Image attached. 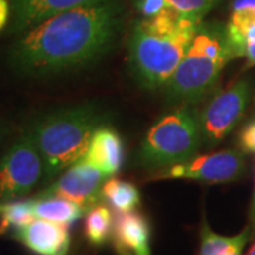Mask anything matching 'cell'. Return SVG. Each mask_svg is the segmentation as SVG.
I'll use <instances>...</instances> for the list:
<instances>
[{"label":"cell","instance_id":"7402d4cb","mask_svg":"<svg viewBox=\"0 0 255 255\" xmlns=\"http://www.w3.org/2000/svg\"><path fill=\"white\" fill-rule=\"evenodd\" d=\"M238 147L244 153H255V118L241 129L238 135Z\"/></svg>","mask_w":255,"mask_h":255},{"label":"cell","instance_id":"7c38bea8","mask_svg":"<svg viewBox=\"0 0 255 255\" xmlns=\"http://www.w3.org/2000/svg\"><path fill=\"white\" fill-rule=\"evenodd\" d=\"M112 241L119 255H152L149 220L140 211L118 213L114 220Z\"/></svg>","mask_w":255,"mask_h":255},{"label":"cell","instance_id":"9a60e30c","mask_svg":"<svg viewBox=\"0 0 255 255\" xmlns=\"http://www.w3.org/2000/svg\"><path fill=\"white\" fill-rule=\"evenodd\" d=\"M33 207L37 219L48 220L65 226H71L87 213L80 204L58 196L38 194L33 199Z\"/></svg>","mask_w":255,"mask_h":255},{"label":"cell","instance_id":"7a4b0ae2","mask_svg":"<svg viewBox=\"0 0 255 255\" xmlns=\"http://www.w3.org/2000/svg\"><path fill=\"white\" fill-rule=\"evenodd\" d=\"M203 21L167 9L155 17H142L129 37V67L146 90L166 87L176 73Z\"/></svg>","mask_w":255,"mask_h":255},{"label":"cell","instance_id":"3957f363","mask_svg":"<svg viewBox=\"0 0 255 255\" xmlns=\"http://www.w3.org/2000/svg\"><path fill=\"white\" fill-rule=\"evenodd\" d=\"M105 114L90 104L48 112L27 130L50 180L85 156L95 130L105 125Z\"/></svg>","mask_w":255,"mask_h":255},{"label":"cell","instance_id":"ac0fdd59","mask_svg":"<svg viewBox=\"0 0 255 255\" xmlns=\"http://www.w3.org/2000/svg\"><path fill=\"white\" fill-rule=\"evenodd\" d=\"M114 220L110 207L104 204H97L87 213L84 231L90 244L101 247L110 240L114 230Z\"/></svg>","mask_w":255,"mask_h":255},{"label":"cell","instance_id":"8992f818","mask_svg":"<svg viewBox=\"0 0 255 255\" xmlns=\"http://www.w3.org/2000/svg\"><path fill=\"white\" fill-rule=\"evenodd\" d=\"M44 177L41 156L26 132L0 157V200L26 196Z\"/></svg>","mask_w":255,"mask_h":255},{"label":"cell","instance_id":"6da1fadb","mask_svg":"<svg viewBox=\"0 0 255 255\" xmlns=\"http://www.w3.org/2000/svg\"><path fill=\"white\" fill-rule=\"evenodd\" d=\"M124 23L118 0L67 10L28 28L9 50L11 68L48 78L98 61L115 46Z\"/></svg>","mask_w":255,"mask_h":255},{"label":"cell","instance_id":"52a82bcc","mask_svg":"<svg viewBox=\"0 0 255 255\" xmlns=\"http://www.w3.org/2000/svg\"><path fill=\"white\" fill-rule=\"evenodd\" d=\"M253 85L241 78L226 90L214 92L200 114L203 142L207 146L219 145L237 127L251 98Z\"/></svg>","mask_w":255,"mask_h":255},{"label":"cell","instance_id":"44dd1931","mask_svg":"<svg viewBox=\"0 0 255 255\" xmlns=\"http://www.w3.org/2000/svg\"><path fill=\"white\" fill-rule=\"evenodd\" d=\"M133 3L142 17H155L169 9L166 0H133Z\"/></svg>","mask_w":255,"mask_h":255},{"label":"cell","instance_id":"8fae6325","mask_svg":"<svg viewBox=\"0 0 255 255\" xmlns=\"http://www.w3.org/2000/svg\"><path fill=\"white\" fill-rule=\"evenodd\" d=\"M13 236L37 255H67L71 244L68 226L43 219H34Z\"/></svg>","mask_w":255,"mask_h":255},{"label":"cell","instance_id":"603a6c76","mask_svg":"<svg viewBox=\"0 0 255 255\" xmlns=\"http://www.w3.org/2000/svg\"><path fill=\"white\" fill-rule=\"evenodd\" d=\"M11 18V6L9 0H0V31L7 26Z\"/></svg>","mask_w":255,"mask_h":255},{"label":"cell","instance_id":"5bb4252c","mask_svg":"<svg viewBox=\"0 0 255 255\" xmlns=\"http://www.w3.org/2000/svg\"><path fill=\"white\" fill-rule=\"evenodd\" d=\"M233 58L244 57L247 67L255 65V14L246 10L233 11L226 26Z\"/></svg>","mask_w":255,"mask_h":255},{"label":"cell","instance_id":"30bf717a","mask_svg":"<svg viewBox=\"0 0 255 255\" xmlns=\"http://www.w3.org/2000/svg\"><path fill=\"white\" fill-rule=\"evenodd\" d=\"M11 6L10 31L21 34L43 20L67 10L98 4L108 0H9Z\"/></svg>","mask_w":255,"mask_h":255},{"label":"cell","instance_id":"e0dca14e","mask_svg":"<svg viewBox=\"0 0 255 255\" xmlns=\"http://www.w3.org/2000/svg\"><path fill=\"white\" fill-rule=\"evenodd\" d=\"M102 200H105L118 213L135 211L140 204V191L133 183L110 179L102 187Z\"/></svg>","mask_w":255,"mask_h":255},{"label":"cell","instance_id":"5b68a950","mask_svg":"<svg viewBox=\"0 0 255 255\" xmlns=\"http://www.w3.org/2000/svg\"><path fill=\"white\" fill-rule=\"evenodd\" d=\"M203 143L200 118L187 107L160 117L147 130L137 153L139 164L159 169L186 163Z\"/></svg>","mask_w":255,"mask_h":255},{"label":"cell","instance_id":"4316f807","mask_svg":"<svg viewBox=\"0 0 255 255\" xmlns=\"http://www.w3.org/2000/svg\"><path fill=\"white\" fill-rule=\"evenodd\" d=\"M1 210H3V204H0V213H1Z\"/></svg>","mask_w":255,"mask_h":255},{"label":"cell","instance_id":"d6986e66","mask_svg":"<svg viewBox=\"0 0 255 255\" xmlns=\"http://www.w3.org/2000/svg\"><path fill=\"white\" fill-rule=\"evenodd\" d=\"M37 219L31 200L9 201L3 204L0 213V236L7 233H17L20 228L26 227L28 223Z\"/></svg>","mask_w":255,"mask_h":255},{"label":"cell","instance_id":"d4e9b609","mask_svg":"<svg viewBox=\"0 0 255 255\" xmlns=\"http://www.w3.org/2000/svg\"><path fill=\"white\" fill-rule=\"evenodd\" d=\"M250 223H248V228L251 233V237L255 236V176H254V193H253V200H251V206H250Z\"/></svg>","mask_w":255,"mask_h":255},{"label":"cell","instance_id":"2e32d148","mask_svg":"<svg viewBox=\"0 0 255 255\" xmlns=\"http://www.w3.org/2000/svg\"><path fill=\"white\" fill-rule=\"evenodd\" d=\"M250 238L251 233L248 227L237 236L224 237L216 234L204 221L201 226L200 255H243V250Z\"/></svg>","mask_w":255,"mask_h":255},{"label":"cell","instance_id":"cb8c5ba5","mask_svg":"<svg viewBox=\"0 0 255 255\" xmlns=\"http://www.w3.org/2000/svg\"><path fill=\"white\" fill-rule=\"evenodd\" d=\"M231 9H233V11L246 10V11L255 14V0H233Z\"/></svg>","mask_w":255,"mask_h":255},{"label":"cell","instance_id":"277c9868","mask_svg":"<svg viewBox=\"0 0 255 255\" xmlns=\"http://www.w3.org/2000/svg\"><path fill=\"white\" fill-rule=\"evenodd\" d=\"M234 60L227 28L220 23H201L176 73L166 84L172 102L194 105L216 91L228 61Z\"/></svg>","mask_w":255,"mask_h":255},{"label":"cell","instance_id":"9c48e42d","mask_svg":"<svg viewBox=\"0 0 255 255\" xmlns=\"http://www.w3.org/2000/svg\"><path fill=\"white\" fill-rule=\"evenodd\" d=\"M107 177L108 176L102 173L100 169L81 159L70 166L50 187L40 194L64 197L80 204L88 213L102 200V187Z\"/></svg>","mask_w":255,"mask_h":255},{"label":"cell","instance_id":"484cf974","mask_svg":"<svg viewBox=\"0 0 255 255\" xmlns=\"http://www.w3.org/2000/svg\"><path fill=\"white\" fill-rule=\"evenodd\" d=\"M246 255H255V243L253 244V247H251V248L248 250V253H247Z\"/></svg>","mask_w":255,"mask_h":255},{"label":"cell","instance_id":"ba28073f","mask_svg":"<svg viewBox=\"0 0 255 255\" xmlns=\"http://www.w3.org/2000/svg\"><path fill=\"white\" fill-rule=\"evenodd\" d=\"M244 169L246 160L243 152L227 149L210 155L193 157L186 163L170 166L163 172L156 174L155 179H184L209 184H219L240 179Z\"/></svg>","mask_w":255,"mask_h":255},{"label":"cell","instance_id":"4fadbf2b","mask_svg":"<svg viewBox=\"0 0 255 255\" xmlns=\"http://www.w3.org/2000/svg\"><path fill=\"white\" fill-rule=\"evenodd\" d=\"M82 159L107 176H115L125 162L124 139L115 129L102 125L95 130L88 150Z\"/></svg>","mask_w":255,"mask_h":255},{"label":"cell","instance_id":"ffe728a7","mask_svg":"<svg viewBox=\"0 0 255 255\" xmlns=\"http://www.w3.org/2000/svg\"><path fill=\"white\" fill-rule=\"evenodd\" d=\"M219 1L220 0H166L169 9L196 21H201Z\"/></svg>","mask_w":255,"mask_h":255}]
</instances>
